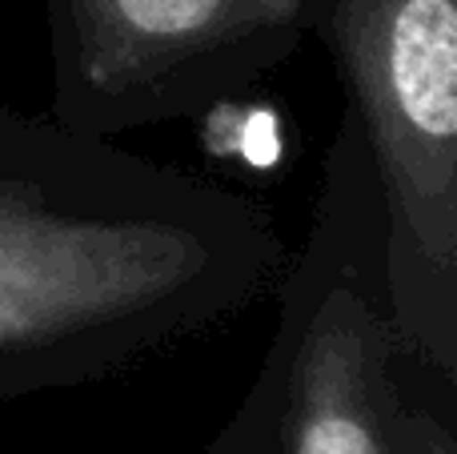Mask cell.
I'll use <instances>...</instances> for the list:
<instances>
[{
    "label": "cell",
    "instance_id": "obj_1",
    "mask_svg": "<svg viewBox=\"0 0 457 454\" xmlns=\"http://www.w3.org/2000/svg\"><path fill=\"white\" fill-rule=\"evenodd\" d=\"M285 265L261 198L0 105V402L133 374L217 334Z\"/></svg>",
    "mask_w": 457,
    "mask_h": 454
},
{
    "label": "cell",
    "instance_id": "obj_2",
    "mask_svg": "<svg viewBox=\"0 0 457 454\" xmlns=\"http://www.w3.org/2000/svg\"><path fill=\"white\" fill-rule=\"evenodd\" d=\"M381 206L389 310L413 362L457 383V0H321Z\"/></svg>",
    "mask_w": 457,
    "mask_h": 454
},
{
    "label": "cell",
    "instance_id": "obj_3",
    "mask_svg": "<svg viewBox=\"0 0 457 454\" xmlns=\"http://www.w3.org/2000/svg\"><path fill=\"white\" fill-rule=\"evenodd\" d=\"M321 0H40L48 113L77 133L125 141L228 113L317 32Z\"/></svg>",
    "mask_w": 457,
    "mask_h": 454
}]
</instances>
